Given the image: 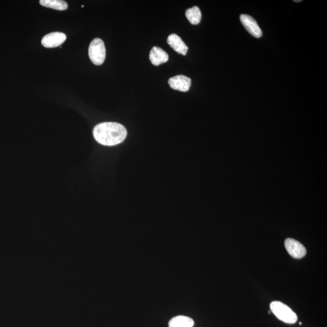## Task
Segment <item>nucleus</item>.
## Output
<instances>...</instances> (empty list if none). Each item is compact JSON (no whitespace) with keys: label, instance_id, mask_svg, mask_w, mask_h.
<instances>
[{"label":"nucleus","instance_id":"f257e3e1","mask_svg":"<svg viewBox=\"0 0 327 327\" xmlns=\"http://www.w3.org/2000/svg\"><path fill=\"white\" fill-rule=\"evenodd\" d=\"M93 134L94 139L100 144L113 146L124 142L128 132L124 126L119 123L106 122L96 125Z\"/></svg>","mask_w":327,"mask_h":327},{"label":"nucleus","instance_id":"f03ea898","mask_svg":"<svg viewBox=\"0 0 327 327\" xmlns=\"http://www.w3.org/2000/svg\"><path fill=\"white\" fill-rule=\"evenodd\" d=\"M270 309L272 314L284 322L292 324L297 322V314L288 306L280 301L272 302Z\"/></svg>","mask_w":327,"mask_h":327},{"label":"nucleus","instance_id":"7ed1b4c3","mask_svg":"<svg viewBox=\"0 0 327 327\" xmlns=\"http://www.w3.org/2000/svg\"><path fill=\"white\" fill-rule=\"evenodd\" d=\"M106 48L104 42L96 38L92 40L88 48V56L94 65H102L106 59Z\"/></svg>","mask_w":327,"mask_h":327},{"label":"nucleus","instance_id":"20e7f679","mask_svg":"<svg viewBox=\"0 0 327 327\" xmlns=\"http://www.w3.org/2000/svg\"><path fill=\"white\" fill-rule=\"evenodd\" d=\"M285 246L289 254L296 259H300L306 254L305 246L298 240L292 238H288L285 240Z\"/></svg>","mask_w":327,"mask_h":327},{"label":"nucleus","instance_id":"39448f33","mask_svg":"<svg viewBox=\"0 0 327 327\" xmlns=\"http://www.w3.org/2000/svg\"><path fill=\"white\" fill-rule=\"evenodd\" d=\"M240 22L246 30L248 32L251 36L255 38H260L262 36V30L259 26H258L256 20L253 17L246 14H242L240 16Z\"/></svg>","mask_w":327,"mask_h":327},{"label":"nucleus","instance_id":"423d86ee","mask_svg":"<svg viewBox=\"0 0 327 327\" xmlns=\"http://www.w3.org/2000/svg\"><path fill=\"white\" fill-rule=\"evenodd\" d=\"M67 36L65 34L54 32L48 34L43 37L42 44L46 48H54L60 46L66 40Z\"/></svg>","mask_w":327,"mask_h":327},{"label":"nucleus","instance_id":"0eeeda50","mask_svg":"<svg viewBox=\"0 0 327 327\" xmlns=\"http://www.w3.org/2000/svg\"><path fill=\"white\" fill-rule=\"evenodd\" d=\"M168 82L172 88L183 92L188 91L192 84L191 79L182 74L172 77Z\"/></svg>","mask_w":327,"mask_h":327},{"label":"nucleus","instance_id":"6e6552de","mask_svg":"<svg viewBox=\"0 0 327 327\" xmlns=\"http://www.w3.org/2000/svg\"><path fill=\"white\" fill-rule=\"evenodd\" d=\"M168 43L169 46L174 48V50L177 53L186 56L188 53V48L182 41L180 36L176 34H172L168 38Z\"/></svg>","mask_w":327,"mask_h":327},{"label":"nucleus","instance_id":"1a4fd4ad","mask_svg":"<svg viewBox=\"0 0 327 327\" xmlns=\"http://www.w3.org/2000/svg\"><path fill=\"white\" fill-rule=\"evenodd\" d=\"M152 64L156 66H160L168 62L169 57L168 54L166 52L162 50V48L154 46L152 48L149 54Z\"/></svg>","mask_w":327,"mask_h":327},{"label":"nucleus","instance_id":"9d476101","mask_svg":"<svg viewBox=\"0 0 327 327\" xmlns=\"http://www.w3.org/2000/svg\"><path fill=\"white\" fill-rule=\"evenodd\" d=\"M194 324V321L192 318L184 316H178L170 320L168 327H193Z\"/></svg>","mask_w":327,"mask_h":327},{"label":"nucleus","instance_id":"9b49d317","mask_svg":"<svg viewBox=\"0 0 327 327\" xmlns=\"http://www.w3.org/2000/svg\"><path fill=\"white\" fill-rule=\"evenodd\" d=\"M40 4L42 6L54 8L57 10H68V4L62 0H41Z\"/></svg>","mask_w":327,"mask_h":327},{"label":"nucleus","instance_id":"f8f14e48","mask_svg":"<svg viewBox=\"0 0 327 327\" xmlns=\"http://www.w3.org/2000/svg\"><path fill=\"white\" fill-rule=\"evenodd\" d=\"M186 16L189 22L194 25L198 24L202 17V12H200V8L197 6L188 8L186 10Z\"/></svg>","mask_w":327,"mask_h":327},{"label":"nucleus","instance_id":"ddd939ff","mask_svg":"<svg viewBox=\"0 0 327 327\" xmlns=\"http://www.w3.org/2000/svg\"><path fill=\"white\" fill-rule=\"evenodd\" d=\"M300 326L302 325V323L300 322Z\"/></svg>","mask_w":327,"mask_h":327},{"label":"nucleus","instance_id":"4468645a","mask_svg":"<svg viewBox=\"0 0 327 327\" xmlns=\"http://www.w3.org/2000/svg\"><path fill=\"white\" fill-rule=\"evenodd\" d=\"M295 2H300L301 1H294Z\"/></svg>","mask_w":327,"mask_h":327}]
</instances>
